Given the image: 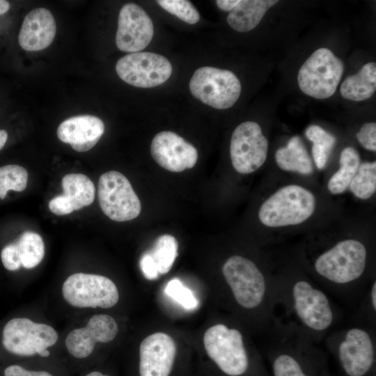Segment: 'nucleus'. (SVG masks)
I'll return each mask as SVG.
<instances>
[{
	"instance_id": "obj_1",
	"label": "nucleus",
	"mask_w": 376,
	"mask_h": 376,
	"mask_svg": "<svg viewBox=\"0 0 376 376\" xmlns=\"http://www.w3.org/2000/svg\"><path fill=\"white\" fill-rule=\"evenodd\" d=\"M222 274L236 302L242 308L253 310L273 300V288H269L263 273L251 260L239 255L228 258Z\"/></svg>"
},
{
	"instance_id": "obj_2",
	"label": "nucleus",
	"mask_w": 376,
	"mask_h": 376,
	"mask_svg": "<svg viewBox=\"0 0 376 376\" xmlns=\"http://www.w3.org/2000/svg\"><path fill=\"white\" fill-rule=\"evenodd\" d=\"M315 198L312 192L296 185L283 187L261 205L258 217L268 227L297 225L313 213Z\"/></svg>"
},
{
	"instance_id": "obj_3",
	"label": "nucleus",
	"mask_w": 376,
	"mask_h": 376,
	"mask_svg": "<svg viewBox=\"0 0 376 376\" xmlns=\"http://www.w3.org/2000/svg\"><path fill=\"white\" fill-rule=\"evenodd\" d=\"M284 289L287 304L303 327L313 334H322L331 326L334 310L322 290L303 279Z\"/></svg>"
},
{
	"instance_id": "obj_4",
	"label": "nucleus",
	"mask_w": 376,
	"mask_h": 376,
	"mask_svg": "<svg viewBox=\"0 0 376 376\" xmlns=\"http://www.w3.org/2000/svg\"><path fill=\"white\" fill-rule=\"evenodd\" d=\"M367 250L360 241L347 239L338 242L315 260V272L330 283L345 285L354 282L363 274Z\"/></svg>"
},
{
	"instance_id": "obj_5",
	"label": "nucleus",
	"mask_w": 376,
	"mask_h": 376,
	"mask_svg": "<svg viewBox=\"0 0 376 376\" xmlns=\"http://www.w3.org/2000/svg\"><path fill=\"white\" fill-rule=\"evenodd\" d=\"M343 71L344 64L339 58L327 48H319L299 70V88L315 99L328 98L336 92Z\"/></svg>"
},
{
	"instance_id": "obj_6",
	"label": "nucleus",
	"mask_w": 376,
	"mask_h": 376,
	"mask_svg": "<svg viewBox=\"0 0 376 376\" xmlns=\"http://www.w3.org/2000/svg\"><path fill=\"white\" fill-rule=\"evenodd\" d=\"M203 343L209 357L227 375L240 376L247 370L249 357L238 329L214 324L205 332Z\"/></svg>"
},
{
	"instance_id": "obj_7",
	"label": "nucleus",
	"mask_w": 376,
	"mask_h": 376,
	"mask_svg": "<svg viewBox=\"0 0 376 376\" xmlns=\"http://www.w3.org/2000/svg\"><path fill=\"white\" fill-rule=\"evenodd\" d=\"M189 86L195 97L217 109L233 106L242 90L240 81L233 72L209 66L197 69Z\"/></svg>"
},
{
	"instance_id": "obj_8",
	"label": "nucleus",
	"mask_w": 376,
	"mask_h": 376,
	"mask_svg": "<svg viewBox=\"0 0 376 376\" xmlns=\"http://www.w3.org/2000/svg\"><path fill=\"white\" fill-rule=\"evenodd\" d=\"M97 194L101 210L113 221H130L141 212L139 198L128 179L118 171H110L101 175Z\"/></svg>"
},
{
	"instance_id": "obj_9",
	"label": "nucleus",
	"mask_w": 376,
	"mask_h": 376,
	"mask_svg": "<svg viewBox=\"0 0 376 376\" xmlns=\"http://www.w3.org/2000/svg\"><path fill=\"white\" fill-rule=\"evenodd\" d=\"M62 293L68 304L77 308H108L119 299L117 287L111 279L92 274H72L64 281Z\"/></svg>"
},
{
	"instance_id": "obj_10",
	"label": "nucleus",
	"mask_w": 376,
	"mask_h": 376,
	"mask_svg": "<svg viewBox=\"0 0 376 376\" xmlns=\"http://www.w3.org/2000/svg\"><path fill=\"white\" fill-rule=\"evenodd\" d=\"M57 340L58 334L52 327L25 318L10 320L3 330V347L17 355H40Z\"/></svg>"
},
{
	"instance_id": "obj_11",
	"label": "nucleus",
	"mask_w": 376,
	"mask_h": 376,
	"mask_svg": "<svg viewBox=\"0 0 376 376\" xmlns=\"http://www.w3.org/2000/svg\"><path fill=\"white\" fill-rule=\"evenodd\" d=\"M119 77L135 87L152 88L169 79L172 66L164 56L152 52H135L119 58L116 64Z\"/></svg>"
},
{
	"instance_id": "obj_12",
	"label": "nucleus",
	"mask_w": 376,
	"mask_h": 376,
	"mask_svg": "<svg viewBox=\"0 0 376 376\" xmlns=\"http://www.w3.org/2000/svg\"><path fill=\"white\" fill-rule=\"evenodd\" d=\"M267 152V139L257 123L244 122L233 131L230 155L232 165L238 173L249 174L258 170L265 163Z\"/></svg>"
},
{
	"instance_id": "obj_13",
	"label": "nucleus",
	"mask_w": 376,
	"mask_h": 376,
	"mask_svg": "<svg viewBox=\"0 0 376 376\" xmlns=\"http://www.w3.org/2000/svg\"><path fill=\"white\" fill-rule=\"evenodd\" d=\"M337 354L340 366L347 376H365L375 363L373 340L366 330L350 328L339 341Z\"/></svg>"
},
{
	"instance_id": "obj_14",
	"label": "nucleus",
	"mask_w": 376,
	"mask_h": 376,
	"mask_svg": "<svg viewBox=\"0 0 376 376\" xmlns=\"http://www.w3.org/2000/svg\"><path fill=\"white\" fill-rule=\"evenodd\" d=\"M153 34L152 22L141 7L134 3L123 6L116 36V44L120 50L139 52L150 44Z\"/></svg>"
},
{
	"instance_id": "obj_15",
	"label": "nucleus",
	"mask_w": 376,
	"mask_h": 376,
	"mask_svg": "<svg viewBox=\"0 0 376 376\" xmlns=\"http://www.w3.org/2000/svg\"><path fill=\"white\" fill-rule=\"evenodd\" d=\"M150 153L161 167L171 172L191 169L198 159L195 147L170 131L160 132L154 136Z\"/></svg>"
},
{
	"instance_id": "obj_16",
	"label": "nucleus",
	"mask_w": 376,
	"mask_h": 376,
	"mask_svg": "<svg viewBox=\"0 0 376 376\" xmlns=\"http://www.w3.org/2000/svg\"><path fill=\"white\" fill-rule=\"evenodd\" d=\"M177 352L169 334L156 332L146 337L139 347L140 376H169Z\"/></svg>"
},
{
	"instance_id": "obj_17",
	"label": "nucleus",
	"mask_w": 376,
	"mask_h": 376,
	"mask_svg": "<svg viewBox=\"0 0 376 376\" xmlns=\"http://www.w3.org/2000/svg\"><path fill=\"white\" fill-rule=\"evenodd\" d=\"M118 331L116 320L110 315L97 314L91 317L86 327L75 329L66 337V347L73 357L83 359L88 357L97 343L113 340Z\"/></svg>"
},
{
	"instance_id": "obj_18",
	"label": "nucleus",
	"mask_w": 376,
	"mask_h": 376,
	"mask_svg": "<svg viewBox=\"0 0 376 376\" xmlns=\"http://www.w3.org/2000/svg\"><path fill=\"white\" fill-rule=\"evenodd\" d=\"M104 132L103 121L97 116L80 115L63 121L57 128L58 138L77 152L93 148Z\"/></svg>"
},
{
	"instance_id": "obj_19",
	"label": "nucleus",
	"mask_w": 376,
	"mask_h": 376,
	"mask_svg": "<svg viewBox=\"0 0 376 376\" xmlns=\"http://www.w3.org/2000/svg\"><path fill=\"white\" fill-rule=\"evenodd\" d=\"M56 33V24L52 13L45 8L31 10L24 17L18 41L26 51H40L48 47Z\"/></svg>"
},
{
	"instance_id": "obj_20",
	"label": "nucleus",
	"mask_w": 376,
	"mask_h": 376,
	"mask_svg": "<svg viewBox=\"0 0 376 376\" xmlns=\"http://www.w3.org/2000/svg\"><path fill=\"white\" fill-rule=\"evenodd\" d=\"M279 3L277 0H242L227 16L228 25L238 32L253 29L266 12Z\"/></svg>"
},
{
	"instance_id": "obj_21",
	"label": "nucleus",
	"mask_w": 376,
	"mask_h": 376,
	"mask_svg": "<svg viewBox=\"0 0 376 376\" xmlns=\"http://www.w3.org/2000/svg\"><path fill=\"white\" fill-rule=\"evenodd\" d=\"M278 166L286 171L310 175L313 171L311 159L298 136H292L286 146L279 148L275 154Z\"/></svg>"
},
{
	"instance_id": "obj_22",
	"label": "nucleus",
	"mask_w": 376,
	"mask_h": 376,
	"mask_svg": "<svg viewBox=\"0 0 376 376\" xmlns=\"http://www.w3.org/2000/svg\"><path fill=\"white\" fill-rule=\"evenodd\" d=\"M376 90V64H365L359 72L347 77L340 86V94L347 100L360 102L369 99Z\"/></svg>"
},
{
	"instance_id": "obj_23",
	"label": "nucleus",
	"mask_w": 376,
	"mask_h": 376,
	"mask_svg": "<svg viewBox=\"0 0 376 376\" xmlns=\"http://www.w3.org/2000/svg\"><path fill=\"white\" fill-rule=\"evenodd\" d=\"M65 195L71 202L74 210L88 206L94 201L95 187L91 180L82 173H69L61 181Z\"/></svg>"
},
{
	"instance_id": "obj_24",
	"label": "nucleus",
	"mask_w": 376,
	"mask_h": 376,
	"mask_svg": "<svg viewBox=\"0 0 376 376\" xmlns=\"http://www.w3.org/2000/svg\"><path fill=\"white\" fill-rule=\"evenodd\" d=\"M339 163V169L327 183V188L333 194H340L349 187L361 164L360 155L354 148L346 147L340 153Z\"/></svg>"
},
{
	"instance_id": "obj_25",
	"label": "nucleus",
	"mask_w": 376,
	"mask_h": 376,
	"mask_svg": "<svg viewBox=\"0 0 376 376\" xmlns=\"http://www.w3.org/2000/svg\"><path fill=\"white\" fill-rule=\"evenodd\" d=\"M305 135L313 142L311 152L316 167L323 169L336 143L335 136L316 125L308 126Z\"/></svg>"
},
{
	"instance_id": "obj_26",
	"label": "nucleus",
	"mask_w": 376,
	"mask_h": 376,
	"mask_svg": "<svg viewBox=\"0 0 376 376\" xmlns=\"http://www.w3.org/2000/svg\"><path fill=\"white\" fill-rule=\"evenodd\" d=\"M16 244L20 256L21 265L24 268H33L43 259L45 246L39 234L26 231L20 235Z\"/></svg>"
},
{
	"instance_id": "obj_27",
	"label": "nucleus",
	"mask_w": 376,
	"mask_h": 376,
	"mask_svg": "<svg viewBox=\"0 0 376 376\" xmlns=\"http://www.w3.org/2000/svg\"><path fill=\"white\" fill-rule=\"evenodd\" d=\"M178 243L171 235L159 236L149 251L159 274H165L171 269L178 256Z\"/></svg>"
},
{
	"instance_id": "obj_28",
	"label": "nucleus",
	"mask_w": 376,
	"mask_h": 376,
	"mask_svg": "<svg viewBox=\"0 0 376 376\" xmlns=\"http://www.w3.org/2000/svg\"><path fill=\"white\" fill-rule=\"evenodd\" d=\"M349 187L356 197L370 198L376 190V162L361 163Z\"/></svg>"
},
{
	"instance_id": "obj_29",
	"label": "nucleus",
	"mask_w": 376,
	"mask_h": 376,
	"mask_svg": "<svg viewBox=\"0 0 376 376\" xmlns=\"http://www.w3.org/2000/svg\"><path fill=\"white\" fill-rule=\"evenodd\" d=\"M28 178L27 171L19 165L8 164L0 167V198L3 199L8 190L24 191Z\"/></svg>"
},
{
	"instance_id": "obj_30",
	"label": "nucleus",
	"mask_w": 376,
	"mask_h": 376,
	"mask_svg": "<svg viewBox=\"0 0 376 376\" xmlns=\"http://www.w3.org/2000/svg\"><path fill=\"white\" fill-rule=\"evenodd\" d=\"M272 369L274 376H310L301 359L286 350L274 355Z\"/></svg>"
},
{
	"instance_id": "obj_31",
	"label": "nucleus",
	"mask_w": 376,
	"mask_h": 376,
	"mask_svg": "<svg viewBox=\"0 0 376 376\" xmlns=\"http://www.w3.org/2000/svg\"><path fill=\"white\" fill-rule=\"evenodd\" d=\"M157 3L163 9L187 24H194L199 21L200 15L189 1L158 0Z\"/></svg>"
},
{
	"instance_id": "obj_32",
	"label": "nucleus",
	"mask_w": 376,
	"mask_h": 376,
	"mask_svg": "<svg viewBox=\"0 0 376 376\" xmlns=\"http://www.w3.org/2000/svg\"><path fill=\"white\" fill-rule=\"evenodd\" d=\"M166 294L187 310L198 307V301L193 292L177 279L171 280L165 287Z\"/></svg>"
},
{
	"instance_id": "obj_33",
	"label": "nucleus",
	"mask_w": 376,
	"mask_h": 376,
	"mask_svg": "<svg viewBox=\"0 0 376 376\" xmlns=\"http://www.w3.org/2000/svg\"><path fill=\"white\" fill-rule=\"evenodd\" d=\"M356 137L361 145L370 151L376 150V123L363 124L357 133Z\"/></svg>"
},
{
	"instance_id": "obj_34",
	"label": "nucleus",
	"mask_w": 376,
	"mask_h": 376,
	"mask_svg": "<svg viewBox=\"0 0 376 376\" xmlns=\"http://www.w3.org/2000/svg\"><path fill=\"white\" fill-rule=\"evenodd\" d=\"M1 259L4 267L8 270L15 271L20 267L21 260L16 242L9 244L3 248Z\"/></svg>"
},
{
	"instance_id": "obj_35",
	"label": "nucleus",
	"mask_w": 376,
	"mask_h": 376,
	"mask_svg": "<svg viewBox=\"0 0 376 376\" xmlns=\"http://www.w3.org/2000/svg\"><path fill=\"white\" fill-rule=\"evenodd\" d=\"M49 210L56 215H66L74 211L70 201L63 194L50 200L48 204Z\"/></svg>"
},
{
	"instance_id": "obj_36",
	"label": "nucleus",
	"mask_w": 376,
	"mask_h": 376,
	"mask_svg": "<svg viewBox=\"0 0 376 376\" xmlns=\"http://www.w3.org/2000/svg\"><path fill=\"white\" fill-rule=\"evenodd\" d=\"M140 267L144 276L148 280L156 279L159 273L150 252H146L141 258Z\"/></svg>"
},
{
	"instance_id": "obj_37",
	"label": "nucleus",
	"mask_w": 376,
	"mask_h": 376,
	"mask_svg": "<svg viewBox=\"0 0 376 376\" xmlns=\"http://www.w3.org/2000/svg\"><path fill=\"white\" fill-rule=\"evenodd\" d=\"M5 376H52L46 371H32L17 366L12 365L7 367L4 371Z\"/></svg>"
},
{
	"instance_id": "obj_38",
	"label": "nucleus",
	"mask_w": 376,
	"mask_h": 376,
	"mask_svg": "<svg viewBox=\"0 0 376 376\" xmlns=\"http://www.w3.org/2000/svg\"><path fill=\"white\" fill-rule=\"evenodd\" d=\"M240 2V0H217L218 8L224 11L230 12Z\"/></svg>"
},
{
	"instance_id": "obj_39",
	"label": "nucleus",
	"mask_w": 376,
	"mask_h": 376,
	"mask_svg": "<svg viewBox=\"0 0 376 376\" xmlns=\"http://www.w3.org/2000/svg\"><path fill=\"white\" fill-rule=\"evenodd\" d=\"M370 304L372 306V310L375 312L376 310V282L374 281L373 283L370 292Z\"/></svg>"
},
{
	"instance_id": "obj_40",
	"label": "nucleus",
	"mask_w": 376,
	"mask_h": 376,
	"mask_svg": "<svg viewBox=\"0 0 376 376\" xmlns=\"http://www.w3.org/2000/svg\"><path fill=\"white\" fill-rule=\"evenodd\" d=\"M10 3L5 0H0V15H3L8 11Z\"/></svg>"
},
{
	"instance_id": "obj_41",
	"label": "nucleus",
	"mask_w": 376,
	"mask_h": 376,
	"mask_svg": "<svg viewBox=\"0 0 376 376\" xmlns=\"http://www.w3.org/2000/svg\"><path fill=\"white\" fill-rule=\"evenodd\" d=\"M8 139V133L4 130H0V150L4 146Z\"/></svg>"
},
{
	"instance_id": "obj_42",
	"label": "nucleus",
	"mask_w": 376,
	"mask_h": 376,
	"mask_svg": "<svg viewBox=\"0 0 376 376\" xmlns=\"http://www.w3.org/2000/svg\"><path fill=\"white\" fill-rule=\"evenodd\" d=\"M86 376H108V375H103L100 372L94 371V372H91V373H88Z\"/></svg>"
}]
</instances>
